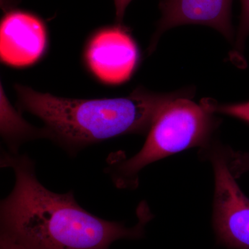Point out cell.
<instances>
[{"instance_id":"1","label":"cell","mask_w":249,"mask_h":249,"mask_svg":"<svg viewBox=\"0 0 249 249\" xmlns=\"http://www.w3.org/2000/svg\"><path fill=\"white\" fill-rule=\"evenodd\" d=\"M1 168H11L15 184L0 204V236L25 249H109L119 240H139L154 215L145 201L137 210L133 227L90 213L73 191L56 193L39 181L27 155L2 150Z\"/></svg>"},{"instance_id":"2","label":"cell","mask_w":249,"mask_h":249,"mask_svg":"<svg viewBox=\"0 0 249 249\" xmlns=\"http://www.w3.org/2000/svg\"><path fill=\"white\" fill-rule=\"evenodd\" d=\"M19 108L45 124L47 139L70 157L93 144L129 134H148L170 101L183 93L161 94L138 88L126 97L73 99L17 85Z\"/></svg>"},{"instance_id":"3","label":"cell","mask_w":249,"mask_h":249,"mask_svg":"<svg viewBox=\"0 0 249 249\" xmlns=\"http://www.w3.org/2000/svg\"><path fill=\"white\" fill-rule=\"evenodd\" d=\"M211 106L199 105L182 94L168 103L147 134L142 150L128 160H113L107 173L119 189H135L147 165L191 147L209 146L219 121Z\"/></svg>"},{"instance_id":"4","label":"cell","mask_w":249,"mask_h":249,"mask_svg":"<svg viewBox=\"0 0 249 249\" xmlns=\"http://www.w3.org/2000/svg\"><path fill=\"white\" fill-rule=\"evenodd\" d=\"M200 156L213 168V225L218 245L230 249H249V199L241 191L228 166L224 145L213 142Z\"/></svg>"},{"instance_id":"5","label":"cell","mask_w":249,"mask_h":249,"mask_svg":"<svg viewBox=\"0 0 249 249\" xmlns=\"http://www.w3.org/2000/svg\"><path fill=\"white\" fill-rule=\"evenodd\" d=\"M86 62L98 79L110 85L121 84L132 76L139 59L137 45L120 27L103 29L90 40Z\"/></svg>"},{"instance_id":"6","label":"cell","mask_w":249,"mask_h":249,"mask_svg":"<svg viewBox=\"0 0 249 249\" xmlns=\"http://www.w3.org/2000/svg\"><path fill=\"white\" fill-rule=\"evenodd\" d=\"M43 22L34 15L15 11L3 18L0 26V57L6 65L22 67L42 56L47 46Z\"/></svg>"},{"instance_id":"7","label":"cell","mask_w":249,"mask_h":249,"mask_svg":"<svg viewBox=\"0 0 249 249\" xmlns=\"http://www.w3.org/2000/svg\"><path fill=\"white\" fill-rule=\"evenodd\" d=\"M232 0H162L161 18L154 39L172 28L186 24H201L213 28L233 41Z\"/></svg>"},{"instance_id":"8","label":"cell","mask_w":249,"mask_h":249,"mask_svg":"<svg viewBox=\"0 0 249 249\" xmlns=\"http://www.w3.org/2000/svg\"><path fill=\"white\" fill-rule=\"evenodd\" d=\"M0 109L1 135L10 153L18 155L21 145L29 141L47 139V132L44 127L40 129L31 125L12 107L5 96L2 88Z\"/></svg>"},{"instance_id":"9","label":"cell","mask_w":249,"mask_h":249,"mask_svg":"<svg viewBox=\"0 0 249 249\" xmlns=\"http://www.w3.org/2000/svg\"><path fill=\"white\" fill-rule=\"evenodd\" d=\"M228 166L234 178H240L242 174L249 172V152L234 151L229 147H224Z\"/></svg>"},{"instance_id":"10","label":"cell","mask_w":249,"mask_h":249,"mask_svg":"<svg viewBox=\"0 0 249 249\" xmlns=\"http://www.w3.org/2000/svg\"><path fill=\"white\" fill-rule=\"evenodd\" d=\"M242 6L240 25L236 37L235 50L242 52L249 36V0H240Z\"/></svg>"},{"instance_id":"11","label":"cell","mask_w":249,"mask_h":249,"mask_svg":"<svg viewBox=\"0 0 249 249\" xmlns=\"http://www.w3.org/2000/svg\"><path fill=\"white\" fill-rule=\"evenodd\" d=\"M132 0H114L115 5L116 19L118 22H122L124 19V12L127 6Z\"/></svg>"},{"instance_id":"12","label":"cell","mask_w":249,"mask_h":249,"mask_svg":"<svg viewBox=\"0 0 249 249\" xmlns=\"http://www.w3.org/2000/svg\"><path fill=\"white\" fill-rule=\"evenodd\" d=\"M0 249H25L22 246L9 240L4 237L0 236Z\"/></svg>"}]
</instances>
